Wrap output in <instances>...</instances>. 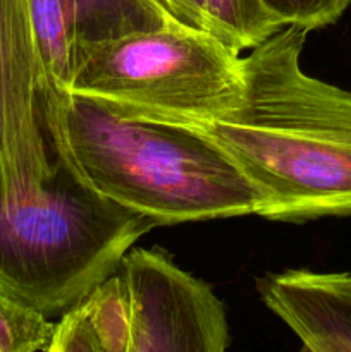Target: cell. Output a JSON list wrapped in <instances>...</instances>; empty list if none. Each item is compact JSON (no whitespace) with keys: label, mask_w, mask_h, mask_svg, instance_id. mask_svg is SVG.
<instances>
[{"label":"cell","mask_w":351,"mask_h":352,"mask_svg":"<svg viewBox=\"0 0 351 352\" xmlns=\"http://www.w3.org/2000/svg\"><path fill=\"white\" fill-rule=\"evenodd\" d=\"M305 31L286 26L241 55L243 93L209 120L178 124L222 148L260 192L257 217H351V91L301 69Z\"/></svg>","instance_id":"1"},{"label":"cell","mask_w":351,"mask_h":352,"mask_svg":"<svg viewBox=\"0 0 351 352\" xmlns=\"http://www.w3.org/2000/svg\"><path fill=\"white\" fill-rule=\"evenodd\" d=\"M43 116L55 158L76 181L157 227L260 213L264 199L236 162L189 127L62 89L45 95Z\"/></svg>","instance_id":"2"},{"label":"cell","mask_w":351,"mask_h":352,"mask_svg":"<svg viewBox=\"0 0 351 352\" xmlns=\"http://www.w3.org/2000/svg\"><path fill=\"white\" fill-rule=\"evenodd\" d=\"M155 227L89 191L55 158L36 192L0 198V294L62 316Z\"/></svg>","instance_id":"3"},{"label":"cell","mask_w":351,"mask_h":352,"mask_svg":"<svg viewBox=\"0 0 351 352\" xmlns=\"http://www.w3.org/2000/svg\"><path fill=\"white\" fill-rule=\"evenodd\" d=\"M64 91L120 116L169 124L209 120L240 102L241 54L181 24L134 31L83 48Z\"/></svg>","instance_id":"4"},{"label":"cell","mask_w":351,"mask_h":352,"mask_svg":"<svg viewBox=\"0 0 351 352\" xmlns=\"http://www.w3.org/2000/svg\"><path fill=\"white\" fill-rule=\"evenodd\" d=\"M131 315L127 352H227L229 323L212 287L160 248H133L117 268Z\"/></svg>","instance_id":"5"},{"label":"cell","mask_w":351,"mask_h":352,"mask_svg":"<svg viewBox=\"0 0 351 352\" xmlns=\"http://www.w3.org/2000/svg\"><path fill=\"white\" fill-rule=\"evenodd\" d=\"M45 95L30 2L0 0V198L36 192L54 174Z\"/></svg>","instance_id":"6"},{"label":"cell","mask_w":351,"mask_h":352,"mask_svg":"<svg viewBox=\"0 0 351 352\" xmlns=\"http://www.w3.org/2000/svg\"><path fill=\"white\" fill-rule=\"evenodd\" d=\"M47 93L64 91L85 47L178 24L157 0H28Z\"/></svg>","instance_id":"7"},{"label":"cell","mask_w":351,"mask_h":352,"mask_svg":"<svg viewBox=\"0 0 351 352\" xmlns=\"http://www.w3.org/2000/svg\"><path fill=\"white\" fill-rule=\"evenodd\" d=\"M264 305L312 352H351L350 272L284 270L257 282Z\"/></svg>","instance_id":"8"},{"label":"cell","mask_w":351,"mask_h":352,"mask_svg":"<svg viewBox=\"0 0 351 352\" xmlns=\"http://www.w3.org/2000/svg\"><path fill=\"white\" fill-rule=\"evenodd\" d=\"M178 24L205 31L237 54L282 30L258 0H157Z\"/></svg>","instance_id":"9"},{"label":"cell","mask_w":351,"mask_h":352,"mask_svg":"<svg viewBox=\"0 0 351 352\" xmlns=\"http://www.w3.org/2000/svg\"><path fill=\"white\" fill-rule=\"evenodd\" d=\"M93 332L103 352L129 351L131 315L126 285L119 272H114L83 301Z\"/></svg>","instance_id":"10"},{"label":"cell","mask_w":351,"mask_h":352,"mask_svg":"<svg viewBox=\"0 0 351 352\" xmlns=\"http://www.w3.org/2000/svg\"><path fill=\"white\" fill-rule=\"evenodd\" d=\"M55 327L38 309L0 294V352L47 351Z\"/></svg>","instance_id":"11"},{"label":"cell","mask_w":351,"mask_h":352,"mask_svg":"<svg viewBox=\"0 0 351 352\" xmlns=\"http://www.w3.org/2000/svg\"><path fill=\"white\" fill-rule=\"evenodd\" d=\"M281 28L291 26L310 33L336 23L351 0H258Z\"/></svg>","instance_id":"12"},{"label":"cell","mask_w":351,"mask_h":352,"mask_svg":"<svg viewBox=\"0 0 351 352\" xmlns=\"http://www.w3.org/2000/svg\"><path fill=\"white\" fill-rule=\"evenodd\" d=\"M45 352H103L83 302L61 316L54 339Z\"/></svg>","instance_id":"13"},{"label":"cell","mask_w":351,"mask_h":352,"mask_svg":"<svg viewBox=\"0 0 351 352\" xmlns=\"http://www.w3.org/2000/svg\"><path fill=\"white\" fill-rule=\"evenodd\" d=\"M299 352H312V351H310L306 346H301V349H299Z\"/></svg>","instance_id":"14"}]
</instances>
